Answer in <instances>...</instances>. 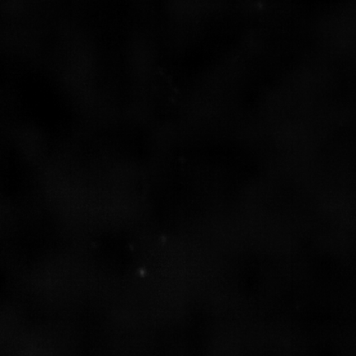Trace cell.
Listing matches in <instances>:
<instances>
[]
</instances>
